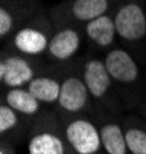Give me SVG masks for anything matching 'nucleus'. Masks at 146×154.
Masks as SVG:
<instances>
[{"instance_id":"nucleus-1","label":"nucleus","mask_w":146,"mask_h":154,"mask_svg":"<svg viewBox=\"0 0 146 154\" xmlns=\"http://www.w3.org/2000/svg\"><path fill=\"white\" fill-rule=\"evenodd\" d=\"M66 137L78 154H94L102 145L100 133L86 120H75L66 128Z\"/></svg>"},{"instance_id":"nucleus-2","label":"nucleus","mask_w":146,"mask_h":154,"mask_svg":"<svg viewBox=\"0 0 146 154\" xmlns=\"http://www.w3.org/2000/svg\"><path fill=\"white\" fill-rule=\"evenodd\" d=\"M115 29L126 40H137L146 32V19L138 5L129 3L117 12L114 19Z\"/></svg>"},{"instance_id":"nucleus-3","label":"nucleus","mask_w":146,"mask_h":154,"mask_svg":"<svg viewBox=\"0 0 146 154\" xmlns=\"http://www.w3.org/2000/svg\"><path fill=\"white\" fill-rule=\"evenodd\" d=\"M108 72L112 79L118 80V82H132L137 79V65L132 60V57L125 53L122 49H114L108 54L105 62Z\"/></svg>"},{"instance_id":"nucleus-4","label":"nucleus","mask_w":146,"mask_h":154,"mask_svg":"<svg viewBox=\"0 0 146 154\" xmlns=\"http://www.w3.org/2000/svg\"><path fill=\"white\" fill-rule=\"evenodd\" d=\"M88 99V86L83 85L82 80L69 77L62 83L59 103L62 108L68 111H78L82 109Z\"/></svg>"},{"instance_id":"nucleus-5","label":"nucleus","mask_w":146,"mask_h":154,"mask_svg":"<svg viewBox=\"0 0 146 154\" xmlns=\"http://www.w3.org/2000/svg\"><path fill=\"white\" fill-rule=\"evenodd\" d=\"M0 77L6 85L19 88L20 85H25L32 80V69L23 59L9 57L0 65Z\"/></svg>"},{"instance_id":"nucleus-6","label":"nucleus","mask_w":146,"mask_h":154,"mask_svg":"<svg viewBox=\"0 0 146 154\" xmlns=\"http://www.w3.org/2000/svg\"><path fill=\"white\" fill-rule=\"evenodd\" d=\"M85 85L88 86V91L96 97H100L106 93V89L111 85V75L105 63L100 60H91L86 63Z\"/></svg>"},{"instance_id":"nucleus-7","label":"nucleus","mask_w":146,"mask_h":154,"mask_svg":"<svg viewBox=\"0 0 146 154\" xmlns=\"http://www.w3.org/2000/svg\"><path fill=\"white\" fill-rule=\"evenodd\" d=\"M78 43H80V38H78V34L75 31L63 29L52 37L49 43V51L54 57L65 60V59H69L78 49Z\"/></svg>"},{"instance_id":"nucleus-8","label":"nucleus","mask_w":146,"mask_h":154,"mask_svg":"<svg viewBox=\"0 0 146 154\" xmlns=\"http://www.w3.org/2000/svg\"><path fill=\"white\" fill-rule=\"evenodd\" d=\"M86 32H88L91 40H94L96 43H99L102 46H108L112 43L117 29H115L114 20H111L106 16H102V17H99L96 20H91L88 23Z\"/></svg>"},{"instance_id":"nucleus-9","label":"nucleus","mask_w":146,"mask_h":154,"mask_svg":"<svg viewBox=\"0 0 146 154\" xmlns=\"http://www.w3.org/2000/svg\"><path fill=\"white\" fill-rule=\"evenodd\" d=\"M46 37L31 28H25L16 35V46L26 54H38L46 48Z\"/></svg>"},{"instance_id":"nucleus-10","label":"nucleus","mask_w":146,"mask_h":154,"mask_svg":"<svg viewBox=\"0 0 146 154\" xmlns=\"http://www.w3.org/2000/svg\"><path fill=\"white\" fill-rule=\"evenodd\" d=\"M100 139L103 148L109 154H125L128 149L126 137L117 125H105L100 131Z\"/></svg>"},{"instance_id":"nucleus-11","label":"nucleus","mask_w":146,"mask_h":154,"mask_svg":"<svg viewBox=\"0 0 146 154\" xmlns=\"http://www.w3.org/2000/svg\"><path fill=\"white\" fill-rule=\"evenodd\" d=\"M60 88L59 82L54 79H48V77H37L29 82V89L28 91L42 102H54L59 100L60 97Z\"/></svg>"},{"instance_id":"nucleus-12","label":"nucleus","mask_w":146,"mask_h":154,"mask_svg":"<svg viewBox=\"0 0 146 154\" xmlns=\"http://www.w3.org/2000/svg\"><path fill=\"white\" fill-rule=\"evenodd\" d=\"M8 105L12 109H17L23 114H34L38 109V100L29 93L22 88H14L6 94Z\"/></svg>"},{"instance_id":"nucleus-13","label":"nucleus","mask_w":146,"mask_h":154,"mask_svg":"<svg viewBox=\"0 0 146 154\" xmlns=\"http://www.w3.org/2000/svg\"><path fill=\"white\" fill-rule=\"evenodd\" d=\"M108 9L106 0H75L72 12L77 19L80 20H96L105 14Z\"/></svg>"},{"instance_id":"nucleus-14","label":"nucleus","mask_w":146,"mask_h":154,"mask_svg":"<svg viewBox=\"0 0 146 154\" xmlns=\"http://www.w3.org/2000/svg\"><path fill=\"white\" fill-rule=\"evenodd\" d=\"M29 154H63L62 140L52 134H38L29 142Z\"/></svg>"},{"instance_id":"nucleus-15","label":"nucleus","mask_w":146,"mask_h":154,"mask_svg":"<svg viewBox=\"0 0 146 154\" xmlns=\"http://www.w3.org/2000/svg\"><path fill=\"white\" fill-rule=\"evenodd\" d=\"M126 146L132 154H146V133L141 130H129L126 134Z\"/></svg>"},{"instance_id":"nucleus-16","label":"nucleus","mask_w":146,"mask_h":154,"mask_svg":"<svg viewBox=\"0 0 146 154\" xmlns=\"http://www.w3.org/2000/svg\"><path fill=\"white\" fill-rule=\"evenodd\" d=\"M17 123L16 112L11 106H0V131L5 133Z\"/></svg>"},{"instance_id":"nucleus-17","label":"nucleus","mask_w":146,"mask_h":154,"mask_svg":"<svg viewBox=\"0 0 146 154\" xmlns=\"http://www.w3.org/2000/svg\"><path fill=\"white\" fill-rule=\"evenodd\" d=\"M12 28V17L5 9H0V35H5Z\"/></svg>"}]
</instances>
